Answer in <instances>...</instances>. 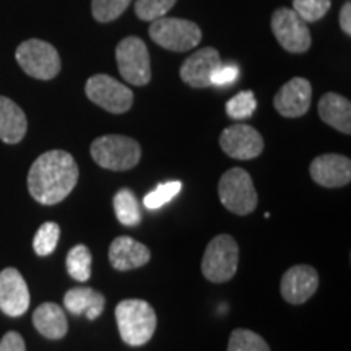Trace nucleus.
Segmentation results:
<instances>
[{
	"instance_id": "f257e3e1",
	"label": "nucleus",
	"mask_w": 351,
	"mask_h": 351,
	"mask_svg": "<svg viewBox=\"0 0 351 351\" xmlns=\"http://www.w3.org/2000/svg\"><path fill=\"white\" fill-rule=\"evenodd\" d=\"M78 174V165L70 153L64 150L46 152L29 168L28 191L39 204H60L75 189Z\"/></svg>"
},
{
	"instance_id": "f03ea898",
	"label": "nucleus",
	"mask_w": 351,
	"mask_h": 351,
	"mask_svg": "<svg viewBox=\"0 0 351 351\" xmlns=\"http://www.w3.org/2000/svg\"><path fill=\"white\" fill-rule=\"evenodd\" d=\"M116 322L124 343L129 346H142L155 335L158 319L150 302L143 300H124L116 306Z\"/></svg>"
},
{
	"instance_id": "7ed1b4c3",
	"label": "nucleus",
	"mask_w": 351,
	"mask_h": 351,
	"mask_svg": "<svg viewBox=\"0 0 351 351\" xmlns=\"http://www.w3.org/2000/svg\"><path fill=\"white\" fill-rule=\"evenodd\" d=\"M90 153L101 168L127 171L138 165L142 148L137 140L125 135H103L91 143Z\"/></svg>"
},
{
	"instance_id": "20e7f679",
	"label": "nucleus",
	"mask_w": 351,
	"mask_h": 351,
	"mask_svg": "<svg viewBox=\"0 0 351 351\" xmlns=\"http://www.w3.org/2000/svg\"><path fill=\"white\" fill-rule=\"evenodd\" d=\"M239 263V247L230 234H219L210 241L202 258L200 269L213 283H225L234 276Z\"/></svg>"
},
{
	"instance_id": "39448f33",
	"label": "nucleus",
	"mask_w": 351,
	"mask_h": 351,
	"mask_svg": "<svg viewBox=\"0 0 351 351\" xmlns=\"http://www.w3.org/2000/svg\"><path fill=\"white\" fill-rule=\"evenodd\" d=\"M15 59L25 73L38 80H52L60 72L59 52L43 39H26L16 47Z\"/></svg>"
},
{
	"instance_id": "423d86ee",
	"label": "nucleus",
	"mask_w": 351,
	"mask_h": 351,
	"mask_svg": "<svg viewBox=\"0 0 351 351\" xmlns=\"http://www.w3.org/2000/svg\"><path fill=\"white\" fill-rule=\"evenodd\" d=\"M218 195L225 208L236 215L252 213L258 202L251 174L241 168H232L221 176Z\"/></svg>"
},
{
	"instance_id": "0eeeda50",
	"label": "nucleus",
	"mask_w": 351,
	"mask_h": 351,
	"mask_svg": "<svg viewBox=\"0 0 351 351\" xmlns=\"http://www.w3.org/2000/svg\"><path fill=\"white\" fill-rule=\"evenodd\" d=\"M148 33L158 46L173 52L191 51L202 41V29L194 21L169 16L153 20Z\"/></svg>"
},
{
	"instance_id": "6e6552de",
	"label": "nucleus",
	"mask_w": 351,
	"mask_h": 351,
	"mask_svg": "<svg viewBox=\"0 0 351 351\" xmlns=\"http://www.w3.org/2000/svg\"><path fill=\"white\" fill-rule=\"evenodd\" d=\"M116 60L121 77L127 83L143 86L152 80L150 52L147 44L137 36H129L117 44Z\"/></svg>"
},
{
	"instance_id": "1a4fd4ad",
	"label": "nucleus",
	"mask_w": 351,
	"mask_h": 351,
	"mask_svg": "<svg viewBox=\"0 0 351 351\" xmlns=\"http://www.w3.org/2000/svg\"><path fill=\"white\" fill-rule=\"evenodd\" d=\"M85 93L88 99L111 114H124L134 104V93L130 88L104 73L88 78Z\"/></svg>"
},
{
	"instance_id": "9d476101",
	"label": "nucleus",
	"mask_w": 351,
	"mask_h": 351,
	"mask_svg": "<svg viewBox=\"0 0 351 351\" xmlns=\"http://www.w3.org/2000/svg\"><path fill=\"white\" fill-rule=\"evenodd\" d=\"M271 32L285 51L301 54L311 47L307 23L293 8H278L271 16Z\"/></svg>"
},
{
	"instance_id": "9b49d317",
	"label": "nucleus",
	"mask_w": 351,
	"mask_h": 351,
	"mask_svg": "<svg viewBox=\"0 0 351 351\" xmlns=\"http://www.w3.org/2000/svg\"><path fill=\"white\" fill-rule=\"evenodd\" d=\"M221 150L234 160L249 161L263 152V138L254 127L247 124H234L226 127L219 137Z\"/></svg>"
},
{
	"instance_id": "f8f14e48",
	"label": "nucleus",
	"mask_w": 351,
	"mask_h": 351,
	"mask_svg": "<svg viewBox=\"0 0 351 351\" xmlns=\"http://www.w3.org/2000/svg\"><path fill=\"white\" fill-rule=\"evenodd\" d=\"M29 289L21 274L13 267L0 271V311L8 317H20L29 307Z\"/></svg>"
},
{
	"instance_id": "ddd939ff",
	"label": "nucleus",
	"mask_w": 351,
	"mask_h": 351,
	"mask_svg": "<svg viewBox=\"0 0 351 351\" xmlns=\"http://www.w3.org/2000/svg\"><path fill=\"white\" fill-rule=\"evenodd\" d=\"M311 99H313V88L306 78L295 77L285 83L275 95L274 104L276 112L283 117H301L309 111Z\"/></svg>"
},
{
	"instance_id": "4468645a",
	"label": "nucleus",
	"mask_w": 351,
	"mask_h": 351,
	"mask_svg": "<svg viewBox=\"0 0 351 351\" xmlns=\"http://www.w3.org/2000/svg\"><path fill=\"white\" fill-rule=\"evenodd\" d=\"M309 171L313 181L322 187H343L351 181L350 158L337 153L314 158Z\"/></svg>"
},
{
	"instance_id": "2eb2a0df",
	"label": "nucleus",
	"mask_w": 351,
	"mask_h": 351,
	"mask_svg": "<svg viewBox=\"0 0 351 351\" xmlns=\"http://www.w3.org/2000/svg\"><path fill=\"white\" fill-rule=\"evenodd\" d=\"M319 274L311 265H295L283 275L280 291L289 304H302L317 291Z\"/></svg>"
},
{
	"instance_id": "dca6fc26",
	"label": "nucleus",
	"mask_w": 351,
	"mask_h": 351,
	"mask_svg": "<svg viewBox=\"0 0 351 351\" xmlns=\"http://www.w3.org/2000/svg\"><path fill=\"white\" fill-rule=\"evenodd\" d=\"M221 64V57L213 47H202L189 56L181 67V78L192 88L212 86L213 70Z\"/></svg>"
},
{
	"instance_id": "f3484780",
	"label": "nucleus",
	"mask_w": 351,
	"mask_h": 351,
	"mask_svg": "<svg viewBox=\"0 0 351 351\" xmlns=\"http://www.w3.org/2000/svg\"><path fill=\"white\" fill-rule=\"evenodd\" d=\"M150 249L130 236H119L109 245V262L119 271L140 269L150 262Z\"/></svg>"
},
{
	"instance_id": "a211bd4d",
	"label": "nucleus",
	"mask_w": 351,
	"mask_h": 351,
	"mask_svg": "<svg viewBox=\"0 0 351 351\" xmlns=\"http://www.w3.org/2000/svg\"><path fill=\"white\" fill-rule=\"evenodd\" d=\"M28 130V121L19 104L0 96V140L3 143H20Z\"/></svg>"
},
{
	"instance_id": "6ab92c4d",
	"label": "nucleus",
	"mask_w": 351,
	"mask_h": 351,
	"mask_svg": "<svg viewBox=\"0 0 351 351\" xmlns=\"http://www.w3.org/2000/svg\"><path fill=\"white\" fill-rule=\"evenodd\" d=\"M33 326L43 337L60 340L67 335L69 322L64 309L56 302H44L33 313Z\"/></svg>"
},
{
	"instance_id": "aec40b11",
	"label": "nucleus",
	"mask_w": 351,
	"mask_h": 351,
	"mask_svg": "<svg viewBox=\"0 0 351 351\" xmlns=\"http://www.w3.org/2000/svg\"><path fill=\"white\" fill-rule=\"evenodd\" d=\"M64 306L70 314H85L90 320H95L103 314L104 306H106V300H104V296L101 295V293H98L93 288H72L65 293Z\"/></svg>"
},
{
	"instance_id": "412c9836",
	"label": "nucleus",
	"mask_w": 351,
	"mask_h": 351,
	"mask_svg": "<svg viewBox=\"0 0 351 351\" xmlns=\"http://www.w3.org/2000/svg\"><path fill=\"white\" fill-rule=\"evenodd\" d=\"M319 116L326 124L341 134H351V103L337 93L324 95L319 101Z\"/></svg>"
},
{
	"instance_id": "4be33fe9",
	"label": "nucleus",
	"mask_w": 351,
	"mask_h": 351,
	"mask_svg": "<svg viewBox=\"0 0 351 351\" xmlns=\"http://www.w3.org/2000/svg\"><path fill=\"white\" fill-rule=\"evenodd\" d=\"M114 212L116 217L124 226H137L142 219L140 215V207L137 197L130 189H121L116 195H114Z\"/></svg>"
},
{
	"instance_id": "5701e85b",
	"label": "nucleus",
	"mask_w": 351,
	"mask_h": 351,
	"mask_svg": "<svg viewBox=\"0 0 351 351\" xmlns=\"http://www.w3.org/2000/svg\"><path fill=\"white\" fill-rule=\"evenodd\" d=\"M91 263L93 256L85 244H78L67 254V271L77 282L85 283L91 276Z\"/></svg>"
},
{
	"instance_id": "b1692460",
	"label": "nucleus",
	"mask_w": 351,
	"mask_h": 351,
	"mask_svg": "<svg viewBox=\"0 0 351 351\" xmlns=\"http://www.w3.org/2000/svg\"><path fill=\"white\" fill-rule=\"evenodd\" d=\"M60 238V228L54 221H46L39 226L33 239V249L38 256L46 257L56 251Z\"/></svg>"
},
{
	"instance_id": "393cba45",
	"label": "nucleus",
	"mask_w": 351,
	"mask_h": 351,
	"mask_svg": "<svg viewBox=\"0 0 351 351\" xmlns=\"http://www.w3.org/2000/svg\"><path fill=\"white\" fill-rule=\"evenodd\" d=\"M228 351H270V346L258 333L247 328H236L230 337Z\"/></svg>"
},
{
	"instance_id": "a878e982",
	"label": "nucleus",
	"mask_w": 351,
	"mask_h": 351,
	"mask_svg": "<svg viewBox=\"0 0 351 351\" xmlns=\"http://www.w3.org/2000/svg\"><path fill=\"white\" fill-rule=\"evenodd\" d=\"M257 109V101L252 91H241L226 103V114L234 121L249 119Z\"/></svg>"
},
{
	"instance_id": "bb28decb",
	"label": "nucleus",
	"mask_w": 351,
	"mask_h": 351,
	"mask_svg": "<svg viewBox=\"0 0 351 351\" xmlns=\"http://www.w3.org/2000/svg\"><path fill=\"white\" fill-rule=\"evenodd\" d=\"M132 0H93L91 2V12L96 21L99 23H109L124 13Z\"/></svg>"
},
{
	"instance_id": "cd10ccee",
	"label": "nucleus",
	"mask_w": 351,
	"mask_h": 351,
	"mask_svg": "<svg viewBox=\"0 0 351 351\" xmlns=\"http://www.w3.org/2000/svg\"><path fill=\"white\" fill-rule=\"evenodd\" d=\"M330 0H293V10L301 16L306 23H314L326 16L330 10Z\"/></svg>"
},
{
	"instance_id": "c85d7f7f",
	"label": "nucleus",
	"mask_w": 351,
	"mask_h": 351,
	"mask_svg": "<svg viewBox=\"0 0 351 351\" xmlns=\"http://www.w3.org/2000/svg\"><path fill=\"white\" fill-rule=\"evenodd\" d=\"M181 186L182 184L179 181H169V182L160 184L155 191H152L150 194L145 195V199H143L145 207H147L148 210L161 208L163 205H166L168 202L173 200L174 197L181 192Z\"/></svg>"
},
{
	"instance_id": "c756f323",
	"label": "nucleus",
	"mask_w": 351,
	"mask_h": 351,
	"mask_svg": "<svg viewBox=\"0 0 351 351\" xmlns=\"http://www.w3.org/2000/svg\"><path fill=\"white\" fill-rule=\"evenodd\" d=\"M178 0H135V13L140 20L153 21L168 13Z\"/></svg>"
},
{
	"instance_id": "7c9ffc66",
	"label": "nucleus",
	"mask_w": 351,
	"mask_h": 351,
	"mask_svg": "<svg viewBox=\"0 0 351 351\" xmlns=\"http://www.w3.org/2000/svg\"><path fill=\"white\" fill-rule=\"evenodd\" d=\"M241 70L236 64H219L212 73V86H230L239 78Z\"/></svg>"
},
{
	"instance_id": "2f4dec72",
	"label": "nucleus",
	"mask_w": 351,
	"mask_h": 351,
	"mask_svg": "<svg viewBox=\"0 0 351 351\" xmlns=\"http://www.w3.org/2000/svg\"><path fill=\"white\" fill-rule=\"evenodd\" d=\"M0 351H26L23 337L19 332H7L0 340Z\"/></svg>"
},
{
	"instance_id": "473e14b6",
	"label": "nucleus",
	"mask_w": 351,
	"mask_h": 351,
	"mask_svg": "<svg viewBox=\"0 0 351 351\" xmlns=\"http://www.w3.org/2000/svg\"><path fill=\"white\" fill-rule=\"evenodd\" d=\"M340 26L341 29L348 34H351V3L346 2L343 7H341V12H340Z\"/></svg>"
}]
</instances>
